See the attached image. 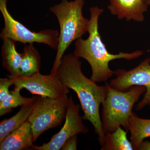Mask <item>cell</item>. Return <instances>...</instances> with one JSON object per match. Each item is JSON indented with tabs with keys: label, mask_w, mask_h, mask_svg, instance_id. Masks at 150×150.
Instances as JSON below:
<instances>
[{
	"label": "cell",
	"mask_w": 150,
	"mask_h": 150,
	"mask_svg": "<svg viewBox=\"0 0 150 150\" xmlns=\"http://www.w3.org/2000/svg\"><path fill=\"white\" fill-rule=\"evenodd\" d=\"M81 66L79 58L74 54H67L61 59L56 74L68 88L76 94L84 112L83 118L93 126L100 144L102 146L105 134L103 129L99 108L106 99L107 83L103 86L98 85L84 75Z\"/></svg>",
	"instance_id": "cell-1"
},
{
	"label": "cell",
	"mask_w": 150,
	"mask_h": 150,
	"mask_svg": "<svg viewBox=\"0 0 150 150\" xmlns=\"http://www.w3.org/2000/svg\"><path fill=\"white\" fill-rule=\"evenodd\" d=\"M89 10L88 37L86 39L81 38L75 41L74 54L88 62L91 67V79L93 81L96 83L105 82L114 75V71L109 67L110 62L118 59H137L144 53L142 51L137 50L129 53L120 52L118 54H110L101 39L98 29L99 17L104 10L93 6L91 7Z\"/></svg>",
	"instance_id": "cell-2"
},
{
	"label": "cell",
	"mask_w": 150,
	"mask_h": 150,
	"mask_svg": "<svg viewBox=\"0 0 150 150\" xmlns=\"http://www.w3.org/2000/svg\"><path fill=\"white\" fill-rule=\"evenodd\" d=\"M84 4V0H62L49 9L60 26L59 44L51 74H56L61 59L71 43L88 32L89 19L83 14Z\"/></svg>",
	"instance_id": "cell-3"
},
{
	"label": "cell",
	"mask_w": 150,
	"mask_h": 150,
	"mask_svg": "<svg viewBox=\"0 0 150 150\" xmlns=\"http://www.w3.org/2000/svg\"><path fill=\"white\" fill-rule=\"evenodd\" d=\"M146 91L145 87L141 86H132L126 91H119L107 83V96L102 104L101 118L105 134L114 132L121 126L127 131L134 104Z\"/></svg>",
	"instance_id": "cell-4"
},
{
	"label": "cell",
	"mask_w": 150,
	"mask_h": 150,
	"mask_svg": "<svg viewBox=\"0 0 150 150\" xmlns=\"http://www.w3.org/2000/svg\"><path fill=\"white\" fill-rule=\"evenodd\" d=\"M69 98L39 96L28 121L31 124L33 142L41 134L61 125L66 118Z\"/></svg>",
	"instance_id": "cell-5"
},
{
	"label": "cell",
	"mask_w": 150,
	"mask_h": 150,
	"mask_svg": "<svg viewBox=\"0 0 150 150\" xmlns=\"http://www.w3.org/2000/svg\"><path fill=\"white\" fill-rule=\"evenodd\" d=\"M8 0H0V11L4 22V26L0 33L2 40L9 38L26 44L37 43H44L50 48L57 50L59 44V32L57 30L46 29L38 32L30 30L16 20L8 9Z\"/></svg>",
	"instance_id": "cell-6"
},
{
	"label": "cell",
	"mask_w": 150,
	"mask_h": 150,
	"mask_svg": "<svg viewBox=\"0 0 150 150\" xmlns=\"http://www.w3.org/2000/svg\"><path fill=\"white\" fill-rule=\"evenodd\" d=\"M7 77L13 81L15 87L26 89L32 94L43 97L59 98L69 93V88L61 81L57 74L44 75L38 72L29 77L10 75Z\"/></svg>",
	"instance_id": "cell-7"
},
{
	"label": "cell",
	"mask_w": 150,
	"mask_h": 150,
	"mask_svg": "<svg viewBox=\"0 0 150 150\" xmlns=\"http://www.w3.org/2000/svg\"><path fill=\"white\" fill-rule=\"evenodd\" d=\"M114 73L115 78L109 84L111 87L125 91L132 86H143L146 88V91L143 99L137 105L136 110H142L150 105V57L144 59L132 69L127 71L118 69Z\"/></svg>",
	"instance_id": "cell-8"
},
{
	"label": "cell",
	"mask_w": 150,
	"mask_h": 150,
	"mask_svg": "<svg viewBox=\"0 0 150 150\" xmlns=\"http://www.w3.org/2000/svg\"><path fill=\"white\" fill-rule=\"evenodd\" d=\"M80 105L75 104L73 97L70 96L67 108L66 120L64 126L58 133L51 138L48 143L42 146L34 145L32 149L60 150L67 140L78 134H85L88 130L83 123V117L80 115Z\"/></svg>",
	"instance_id": "cell-9"
},
{
	"label": "cell",
	"mask_w": 150,
	"mask_h": 150,
	"mask_svg": "<svg viewBox=\"0 0 150 150\" xmlns=\"http://www.w3.org/2000/svg\"><path fill=\"white\" fill-rule=\"evenodd\" d=\"M110 3L108 8L112 15L116 16L119 20L138 22L144 20V13L149 6L144 0H110Z\"/></svg>",
	"instance_id": "cell-10"
},
{
	"label": "cell",
	"mask_w": 150,
	"mask_h": 150,
	"mask_svg": "<svg viewBox=\"0 0 150 150\" xmlns=\"http://www.w3.org/2000/svg\"><path fill=\"white\" fill-rule=\"evenodd\" d=\"M33 143L31 124L28 120L22 126L8 134L0 142V150L32 149L34 146Z\"/></svg>",
	"instance_id": "cell-11"
},
{
	"label": "cell",
	"mask_w": 150,
	"mask_h": 150,
	"mask_svg": "<svg viewBox=\"0 0 150 150\" xmlns=\"http://www.w3.org/2000/svg\"><path fill=\"white\" fill-rule=\"evenodd\" d=\"M38 96H33L31 101L21 106V108L16 114L11 118L5 119L0 123V142L8 134L22 126L28 120L32 113Z\"/></svg>",
	"instance_id": "cell-12"
},
{
	"label": "cell",
	"mask_w": 150,
	"mask_h": 150,
	"mask_svg": "<svg viewBox=\"0 0 150 150\" xmlns=\"http://www.w3.org/2000/svg\"><path fill=\"white\" fill-rule=\"evenodd\" d=\"M1 48L2 66L11 76H19L21 61V54L16 50L15 41L8 38L3 40Z\"/></svg>",
	"instance_id": "cell-13"
},
{
	"label": "cell",
	"mask_w": 150,
	"mask_h": 150,
	"mask_svg": "<svg viewBox=\"0 0 150 150\" xmlns=\"http://www.w3.org/2000/svg\"><path fill=\"white\" fill-rule=\"evenodd\" d=\"M21 55L19 76L29 77L39 72L41 58L33 43L25 44Z\"/></svg>",
	"instance_id": "cell-14"
},
{
	"label": "cell",
	"mask_w": 150,
	"mask_h": 150,
	"mask_svg": "<svg viewBox=\"0 0 150 150\" xmlns=\"http://www.w3.org/2000/svg\"><path fill=\"white\" fill-rule=\"evenodd\" d=\"M128 131L131 133V142L134 150H138L144 139L150 137V119L139 118L132 112L128 121Z\"/></svg>",
	"instance_id": "cell-15"
},
{
	"label": "cell",
	"mask_w": 150,
	"mask_h": 150,
	"mask_svg": "<svg viewBox=\"0 0 150 150\" xmlns=\"http://www.w3.org/2000/svg\"><path fill=\"white\" fill-rule=\"evenodd\" d=\"M127 133L120 126L114 132L105 134L104 144L101 150H134L131 142L127 139Z\"/></svg>",
	"instance_id": "cell-16"
},
{
	"label": "cell",
	"mask_w": 150,
	"mask_h": 150,
	"mask_svg": "<svg viewBox=\"0 0 150 150\" xmlns=\"http://www.w3.org/2000/svg\"><path fill=\"white\" fill-rule=\"evenodd\" d=\"M21 89L15 87L13 90L0 101V116H3L11 112L12 109L18 106H22L31 101V98H25L20 93Z\"/></svg>",
	"instance_id": "cell-17"
},
{
	"label": "cell",
	"mask_w": 150,
	"mask_h": 150,
	"mask_svg": "<svg viewBox=\"0 0 150 150\" xmlns=\"http://www.w3.org/2000/svg\"><path fill=\"white\" fill-rule=\"evenodd\" d=\"M13 85V82L11 79L1 78L0 79V101L2 100L9 93V88Z\"/></svg>",
	"instance_id": "cell-18"
},
{
	"label": "cell",
	"mask_w": 150,
	"mask_h": 150,
	"mask_svg": "<svg viewBox=\"0 0 150 150\" xmlns=\"http://www.w3.org/2000/svg\"><path fill=\"white\" fill-rule=\"evenodd\" d=\"M77 135L73 136L67 140L62 146L61 150H76L77 149Z\"/></svg>",
	"instance_id": "cell-19"
},
{
	"label": "cell",
	"mask_w": 150,
	"mask_h": 150,
	"mask_svg": "<svg viewBox=\"0 0 150 150\" xmlns=\"http://www.w3.org/2000/svg\"><path fill=\"white\" fill-rule=\"evenodd\" d=\"M138 150H150V142L143 141L139 146Z\"/></svg>",
	"instance_id": "cell-20"
},
{
	"label": "cell",
	"mask_w": 150,
	"mask_h": 150,
	"mask_svg": "<svg viewBox=\"0 0 150 150\" xmlns=\"http://www.w3.org/2000/svg\"><path fill=\"white\" fill-rule=\"evenodd\" d=\"M145 3L148 5H150V0H144Z\"/></svg>",
	"instance_id": "cell-21"
}]
</instances>
